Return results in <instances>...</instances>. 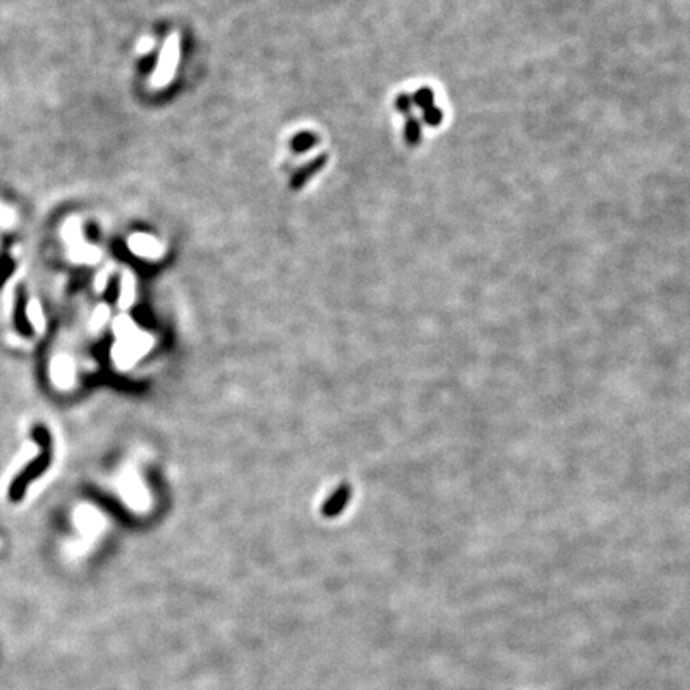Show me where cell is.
Here are the masks:
<instances>
[{
  "label": "cell",
  "instance_id": "1",
  "mask_svg": "<svg viewBox=\"0 0 690 690\" xmlns=\"http://www.w3.org/2000/svg\"><path fill=\"white\" fill-rule=\"evenodd\" d=\"M178 59H179V40L178 36H171L167 40L165 47H163L160 59H158L157 70L152 75L153 85L163 86L173 79L174 70H176Z\"/></svg>",
  "mask_w": 690,
  "mask_h": 690
},
{
  "label": "cell",
  "instance_id": "8",
  "mask_svg": "<svg viewBox=\"0 0 690 690\" xmlns=\"http://www.w3.org/2000/svg\"><path fill=\"white\" fill-rule=\"evenodd\" d=\"M325 160H326V158H325V157H321L320 160L314 162V163H312V165H309V167H307L305 169H302V171H299L298 176H296V178L293 179V185H294V187H299V185L302 184L304 181H307V178H309L312 173H315V171H319V169H321V167H323V163H325Z\"/></svg>",
  "mask_w": 690,
  "mask_h": 690
},
{
  "label": "cell",
  "instance_id": "4",
  "mask_svg": "<svg viewBox=\"0 0 690 690\" xmlns=\"http://www.w3.org/2000/svg\"><path fill=\"white\" fill-rule=\"evenodd\" d=\"M75 524L84 534H96L98 530H101L104 519L95 508L84 507L75 512Z\"/></svg>",
  "mask_w": 690,
  "mask_h": 690
},
{
  "label": "cell",
  "instance_id": "5",
  "mask_svg": "<svg viewBox=\"0 0 690 690\" xmlns=\"http://www.w3.org/2000/svg\"><path fill=\"white\" fill-rule=\"evenodd\" d=\"M131 250L136 254L147 257H155L160 254V246L157 245L155 240L144 237V235H136V237H133V240H131Z\"/></svg>",
  "mask_w": 690,
  "mask_h": 690
},
{
  "label": "cell",
  "instance_id": "10",
  "mask_svg": "<svg viewBox=\"0 0 690 690\" xmlns=\"http://www.w3.org/2000/svg\"><path fill=\"white\" fill-rule=\"evenodd\" d=\"M109 319V309L106 305H100L98 309L95 310V314H93V319L90 321V325H91V330H100V328L104 325V323L107 321Z\"/></svg>",
  "mask_w": 690,
  "mask_h": 690
},
{
  "label": "cell",
  "instance_id": "7",
  "mask_svg": "<svg viewBox=\"0 0 690 690\" xmlns=\"http://www.w3.org/2000/svg\"><path fill=\"white\" fill-rule=\"evenodd\" d=\"M347 498H348V491L347 489H341V491L337 492L336 496L331 497L330 502L326 503V505H325V513H328V514L337 513L345 505Z\"/></svg>",
  "mask_w": 690,
  "mask_h": 690
},
{
  "label": "cell",
  "instance_id": "11",
  "mask_svg": "<svg viewBox=\"0 0 690 690\" xmlns=\"http://www.w3.org/2000/svg\"><path fill=\"white\" fill-rule=\"evenodd\" d=\"M415 102H417L420 107L429 109L430 106H434V95H431V91L429 89L420 90L417 95H415Z\"/></svg>",
  "mask_w": 690,
  "mask_h": 690
},
{
  "label": "cell",
  "instance_id": "2",
  "mask_svg": "<svg viewBox=\"0 0 690 690\" xmlns=\"http://www.w3.org/2000/svg\"><path fill=\"white\" fill-rule=\"evenodd\" d=\"M118 489L127 503H130L136 510H142V508L147 507V494L135 472H125L120 476Z\"/></svg>",
  "mask_w": 690,
  "mask_h": 690
},
{
  "label": "cell",
  "instance_id": "13",
  "mask_svg": "<svg viewBox=\"0 0 690 690\" xmlns=\"http://www.w3.org/2000/svg\"><path fill=\"white\" fill-rule=\"evenodd\" d=\"M419 135H420V128H419V125L415 120H411V122L408 123V138L411 142H415L419 138Z\"/></svg>",
  "mask_w": 690,
  "mask_h": 690
},
{
  "label": "cell",
  "instance_id": "14",
  "mask_svg": "<svg viewBox=\"0 0 690 690\" xmlns=\"http://www.w3.org/2000/svg\"><path fill=\"white\" fill-rule=\"evenodd\" d=\"M151 47H152V42H151V40H144V42H142V43H141V45H139V50H142V52H146V50H149V48H151Z\"/></svg>",
  "mask_w": 690,
  "mask_h": 690
},
{
  "label": "cell",
  "instance_id": "3",
  "mask_svg": "<svg viewBox=\"0 0 690 690\" xmlns=\"http://www.w3.org/2000/svg\"><path fill=\"white\" fill-rule=\"evenodd\" d=\"M74 363L69 357L59 355L53 360L52 377L58 387H69L74 382Z\"/></svg>",
  "mask_w": 690,
  "mask_h": 690
},
{
  "label": "cell",
  "instance_id": "6",
  "mask_svg": "<svg viewBox=\"0 0 690 690\" xmlns=\"http://www.w3.org/2000/svg\"><path fill=\"white\" fill-rule=\"evenodd\" d=\"M135 299V280L130 273H125L122 280V296H120V305L128 307Z\"/></svg>",
  "mask_w": 690,
  "mask_h": 690
},
{
  "label": "cell",
  "instance_id": "12",
  "mask_svg": "<svg viewBox=\"0 0 690 690\" xmlns=\"http://www.w3.org/2000/svg\"><path fill=\"white\" fill-rule=\"evenodd\" d=\"M424 118H425V122H427V123H430V125H438V123L441 122L443 115H441V111H440V109H436L435 106H430L429 109H425V115H424Z\"/></svg>",
  "mask_w": 690,
  "mask_h": 690
},
{
  "label": "cell",
  "instance_id": "9",
  "mask_svg": "<svg viewBox=\"0 0 690 690\" xmlns=\"http://www.w3.org/2000/svg\"><path fill=\"white\" fill-rule=\"evenodd\" d=\"M27 314H29L31 323H32V325H34L36 330L37 331H42L43 330V325H45V321H43V315H42L40 305H38L37 302H32L29 305V309H27Z\"/></svg>",
  "mask_w": 690,
  "mask_h": 690
}]
</instances>
